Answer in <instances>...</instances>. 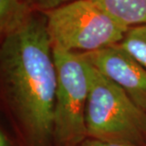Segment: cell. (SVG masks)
Here are the masks:
<instances>
[{
  "instance_id": "obj_8",
  "label": "cell",
  "mask_w": 146,
  "mask_h": 146,
  "mask_svg": "<svg viewBox=\"0 0 146 146\" xmlns=\"http://www.w3.org/2000/svg\"><path fill=\"white\" fill-rule=\"evenodd\" d=\"M119 45L146 68V24L128 29Z\"/></svg>"
},
{
  "instance_id": "obj_10",
  "label": "cell",
  "mask_w": 146,
  "mask_h": 146,
  "mask_svg": "<svg viewBox=\"0 0 146 146\" xmlns=\"http://www.w3.org/2000/svg\"><path fill=\"white\" fill-rule=\"evenodd\" d=\"M75 146H134L130 144H123V143H117V142H109V141H100L97 139H93L87 137L86 139H84L83 141H81L80 143L75 145Z\"/></svg>"
},
{
  "instance_id": "obj_9",
  "label": "cell",
  "mask_w": 146,
  "mask_h": 146,
  "mask_svg": "<svg viewBox=\"0 0 146 146\" xmlns=\"http://www.w3.org/2000/svg\"><path fill=\"white\" fill-rule=\"evenodd\" d=\"M34 11L46 13L74 0H25Z\"/></svg>"
},
{
  "instance_id": "obj_2",
  "label": "cell",
  "mask_w": 146,
  "mask_h": 146,
  "mask_svg": "<svg viewBox=\"0 0 146 146\" xmlns=\"http://www.w3.org/2000/svg\"><path fill=\"white\" fill-rule=\"evenodd\" d=\"M88 68L90 84L86 110L87 137L141 146L146 139V112L121 87L89 62Z\"/></svg>"
},
{
  "instance_id": "obj_4",
  "label": "cell",
  "mask_w": 146,
  "mask_h": 146,
  "mask_svg": "<svg viewBox=\"0 0 146 146\" xmlns=\"http://www.w3.org/2000/svg\"><path fill=\"white\" fill-rule=\"evenodd\" d=\"M52 53L57 73L52 139L59 146H75L87 138L88 62L83 53L57 48H52Z\"/></svg>"
},
{
  "instance_id": "obj_6",
  "label": "cell",
  "mask_w": 146,
  "mask_h": 146,
  "mask_svg": "<svg viewBox=\"0 0 146 146\" xmlns=\"http://www.w3.org/2000/svg\"><path fill=\"white\" fill-rule=\"evenodd\" d=\"M126 28L146 24V0H90Z\"/></svg>"
},
{
  "instance_id": "obj_3",
  "label": "cell",
  "mask_w": 146,
  "mask_h": 146,
  "mask_svg": "<svg viewBox=\"0 0 146 146\" xmlns=\"http://www.w3.org/2000/svg\"><path fill=\"white\" fill-rule=\"evenodd\" d=\"M52 48L88 53L118 45L128 28L90 0H74L44 13Z\"/></svg>"
},
{
  "instance_id": "obj_7",
  "label": "cell",
  "mask_w": 146,
  "mask_h": 146,
  "mask_svg": "<svg viewBox=\"0 0 146 146\" xmlns=\"http://www.w3.org/2000/svg\"><path fill=\"white\" fill-rule=\"evenodd\" d=\"M34 11L25 0H0V33L2 37L22 27Z\"/></svg>"
},
{
  "instance_id": "obj_5",
  "label": "cell",
  "mask_w": 146,
  "mask_h": 146,
  "mask_svg": "<svg viewBox=\"0 0 146 146\" xmlns=\"http://www.w3.org/2000/svg\"><path fill=\"white\" fill-rule=\"evenodd\" d=\"M86 59L119 87L146 112V68L121 46L83 53Z\"/></svg>"
},
{
  "instance_id": "obj_1",
  "label": "cell",
  "mask_w": 146,
  "mask_h": 146,
  "mask_svg": "<svg viewBox=\"0 0 146 146\" xmlns=\"http://www.w3.org/2000/svg\"><path fill=\"white\" fill-rule=\"evenodd\" d=\"M2 94L31 146L53 136L57 73L46 14L34 11L18 30L2 37Z\"/></svg>"
},
{
  "instance_id": "obj_11",
  "label": "cell",
  "mask_w": 146,
  "mask_h": 146,
  "mask_svg": "<svg viewBox=\"0 0 146 146\" xmlns=\"http://www.w3.org/2000/svg\"><path fill=\"white\" fill-rule=\"evenodd\" d=\"M0 146H11V142L6 132L1 130L0 132Z\"/></svg>"
}]
</instances>
